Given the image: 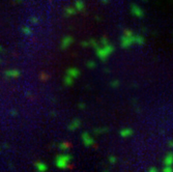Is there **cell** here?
Listing matches in <instances>:
<instances>
[{"instance_id": "cell-1", "label": "cell", "mask_w": 173, "mask_h": 172, "mask_svg": "<svg viewBox=\"0 0 173 172\" xmlns=\"http://www.w3.org/2000/svg\"><path fill=\"white\" fill-rule=\"evenodd\" d=\"M145 43V38L142 35H136L134 34L133 31L130 29H127L123 32V35L121 36V42L120 46L125 49L130 48L132 45L137 44V45H143Z\"/></svg>"}, {"instance_id": "cell-2", "label": "cell", "mask_w": 173, "mask_h": 172, "mask_svg": "<svg viewBox=\"0 0 173 172\" xmlns=\"http://www.w3.org/2000/svg\"><path fill=\"white\" fill-rule=\"evenodd\" d=\"M95 52H97V56H99V58L101 59V60L105 61L107 58L110 56L112 53L114 52V47L112 46V45H110V44H105L104 45V47H102V48H99V47H95Z\"/></svg>"}, {"instance_id": "cell-3", "label": "cell", "mask_w": 173, "mask_h": 172, "mask_svg": "<svg viewBox=\"0 0 173 172\" xmlns=\"http://www.w3.org/2000/svg\"><path fill=\"white\" fill-rule=\"evenodd\" d=\"M72 160V157L70 155H59L55 160V163H56V166L58 168H61V169H64L66 168L70 163V161Z\"/></svg>"}, {"instance_id": "cell-4", "label": "cell", "mask_w": 173, "mask_h": 172, "mask_svg": "<svg viewBox=\"0 0 173 172\" xmlns=\"http://www.w3.org/2000/svg\"><path fill=\"white\" fill-rule=\"evenodd\" d=\"M131 13L133 14V16H135V17L137 18H140V19L144 17L143 9H142L140 6L137 5L136 3H132V4H131Z\"/></svg>"}, {"instance_id": "cell-5", "label": "cell", "mask_w": 173, "mask_h": 172, "mask_svg": "<svg viewBox=\"0 0 173 172\" xmlns=\"http://www.w3.org/2000/svg\"><path fill=\"white\" fill-rule=\"evenodd\" d=\"M82 139H83V143H84V145L85 146H91L92 144H93V139L89 136V134L86 132H84L82 134Z\"/></svg>"}, {"instance_id": "cell-6", "label": "cell", "mask_w": 173, "mask_h": 172, "mask_svg": "<svg viewBox=\"0 0 173 172\" xmlns=\"http://www.w3.org/2000/svg\"><path fill=\"white\" fill-rule=\"evenodd\" d=\"M164 166H173V152H168L163 160Z\"/></svg>"}, {"instance_id": "cell-7", "label": "cell", "mask_w": 173, "mask_h": 172, "mask_svg": "<svg viewBox=\"0 0 173 172\" xmlns=\"http://www.w3.org/2000/svg\"><path fill=\"white\" fill-rule=\"evenodd\" d=\"M74 42V40H73V37L72 36H65L63 37V40H62V43H61V48L62 49H68V47L71 46L72 43Z\"/></svg>"}, {"instance_id": "cell-8", "label": "cell", "mask_w": 173, "mask_h": 172, "mask_svg": "<svg viewBox=\"0 0 173 172\" xmlns=\"http://www.w3.org/2000/svg\"><path fill=\"white\" fill-rule=\"evenodd\" d=\"M133 130L130 129V128H125V129H122L120 132H119V134H120V136H121L122 138H129L131 137V136L133 135Z\"/></svg>"}, {"instance_id": "cell-9", "label": "cell", "mask_w": 173, "mask_h": 172, "mask_svg": "<svg viewBox=\"0 0 173 172\" xmlns=\"http://www.w3.org/2000/svg\"><path fill=\"white\" fill-rule=\"evenodd\" d=\"M68 75L75 79V78L78 77L80 75V71L78 69H76V67H71V69H68Z\"/></svg>"}, {"instance_id": "cell-10", "label": "cell", "mask_w": 173, "mask_h": 172, "mask_svg": "<svg viewBox=\"0 0 173 172\" xmlns=\"http://www.w3.org/2000/svg\"><path fill=\"white\" fill-rule=\"evenodd\" d=\"M5 76L9 78H17L20 76V72L19 71H15V69H11V71H7L5 72Z\"/></svg>"}, {"instance_id": "cell-11", "label": "cell", "mask_w": 173, "mask_h": 172, "mask_svg": "<svg viewBox=\"0 0 173 172\" xmlns=\"http://www.w3.org/2000/svg\"><path fill=\"white\" fill-rule=\"evenodd\" d=\"M35 166H36V169L38 170V171H46V170L48 169V167L46 166L44 163H36L35 164Z\"/></svg>"}, {"instance_id": "cell-12", "label": "cell", "mask_w": 173, "mask_h": 172, "mask_svg": "<svg viewBox=\"0 0 173 172\" xmlns=\"http://www.w3.org/2000/svg\"><path fill=\"white\" fill-rule=\"evenodd\" d=\"M79 126H80V120H79V119H75V120L71 123V126H70V130H76Z\"/></svg>"}, {"instance_id": "cell-13", "label": "cell", "mask_w": 173, "mask_h": 172, "mask_svg": "<svg viewBox=\"0 0 173 172\" xmlns=\"http://www.w3.org/2000/svg\"><path fill=\"white\" fill-rule=\"evenodd\" d=\"M73 82H74V78L71 77V76H68H68L64 78V84L65 85H72Z\"/></svg>"}, {"instance_id": "cell-14", "label": "cell", "mask_w": 173, "mask_h": 172, "mask_svg": "<svg viewBox=\"0 0 173 172\" xmlns=\"http://www.w3.org/2000/svg\"><path fill=\"white\" fill-rule=\"evenodd\" d=\"M76 7H77V9H78V11H80V12H81V11H83V9H84V3H83L82 1L78 0V1L76 2Z\"/></svg>"}, {"instance_id": "cell-15", "label": "cell", "mask_w": 173, "mask_h": 172, "mask_svg": "<svg viewBox=\"0 0 173 172\" xmlns=\"http://www.w3.org/2000/svg\"><path fill=\"white\" fill-rule=\"evenodd\" d=\"M76 13V9L74 7H68V9H65V14L66 16H72V15H74Z\"/></svg>"}, {"instance_id": "cell-16", "label": "cell", "mask_w": 173, "mask_h": 172, "mask_svg": "<svg viewBox=\"0 0 173 172\" xmlns=\"http://www.w3.org/2000/svg\"><path fill=\"white\" fill-rule=\"evenodd\" d=\"M162 171L163 172H173V166H164Z\"/></svg>"}, {"instance_id": "cell-17", "label": "cell", "mask_w": 173, "mask_h": 172, "mask_svg": "<svg viewBox=\"0 0 173 172\" xmlns=\"http://www.w3.org/2000/svg\"><path fill=\"white\" fill-rule=\"evenodd\" d=\"M109 161H110V163H111V164L116 163V159L114 158L113 155H110V158H109Z\"/></svg>"}, {"instance_id": "cell-18", "label": "cell", "mask_w": 173, "mask_h": 172, "mask_svg": "<svg viewBox=\"0 0 173 172\" xmlns=\"http://www.w3.org/2000/svg\"><path fill=\"white\" fill-rule=\"evenodd\" d=\"M158 168H156V167H150V168H148L147 169V171H149V172H156L158 171Z\"/></svg>"}, {"instance_id": "cell-19", "label": "cell", "mask_w": 173, "mask_h": 172, "mask_svg": "<svg viewBox=\"0 0 173 172\" xmlns=\"http://www.w3.org/2000/svg\"><path fill=\"white\" fill-rule=\"evenodd\" d=\"M87 66H88V67H94V66H95V63H94L93 61L87 62Z\"/></svg>"}, {"instance_id": "cell-20", "label": "cell", "mask_w": 173, "mask_h": 172, "mask_svg": "<svg viewBox=\"0 0 173 172\" xmlns=\"http://www.w3.org/2000/svg\"><path fill=\"white\" fill-rule=\"evenodd\" d=\"M168 146L170 147V148H173V139H170V140L168 141Z\"/></svg>"}, {"instance_id": "cell-21", "label": "cell", "mask_w": 173, "mask_h": 172, "mask_svg": "<svg viewBox=\"0 0 173 172\" xmlns=\"http://www.w3.org/2000/svg\"><path fill=\"white\" fill-rule=\"evenodd\" d=\"M111 85L114 86V87H117V86L119 85V82H118V81L115 80V81H114V82H112V83H111Z\"/></svg>"}, {"instance_id": "cell-22", "label": "cell", "mask_w": 173, "mask_h": 172, "mask_svg": "<svg viewBox=\"0 0 173 172\" xmlns=\"http://www.w3.org/2000/svg\"><path fill=\"white\" fill-rule=\"evenodd\" d=\"M102 1H103V2H104V3H107V2H108V1H109V0H102Z\"/></svg>"}, {"instance_id": "cell-23", "label": "cell", "mask_w": 173, "mask_h": 172, "mask_svg": "<svg viewBox=\"0 0 173 172\" xmlns=\"http://www.w3.org/2000/svg\"><path fill=\"white\" fill-rule=\"evenodd\" d=\"M0 51H1V47H0Z\"/></svg>"}]
</instances>
